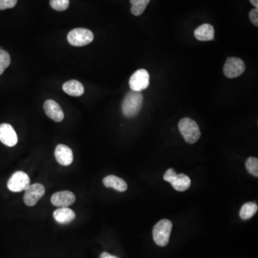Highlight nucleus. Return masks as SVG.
I'll return each instance as SVG.
<instances>
[{"mask_svg":"<svg viewBox=\"0 0 258 258\" xmlns=\"http://www.w3.org/2000/svg\"><path fill=\"white\" fill-rule=\"evenodd\" d=\"M143 100V95L141 92L134 90L129 92L122 103V112L123 115L128 118L137 115L142 109Z\"/></svg>","mask_w":258,"mask_h":258,"instance_id":"1","label":"nucleus"},{"mask_svg":"<svg viewBox=\"0 0 258 258\" xmlns=\"http://www.w3.org/2000/svg\"><path fill=\"white\" fill-rule=\"evenodd\" d=\"M179 130L184 140L189 144L196 143L201 137L198 123L189 118H184L180 120L179 122Z\"/></svg>","mask_w":258,"mask_h":258,"instance_id":"2","label":"nucleus"},{"mask_svg":"<svg viewBox=\"0 0 258 258\" xmlns=\"http://www.w3.org/2000/svg\"><path fill=\"white\" fill-rule=\"evenodd\" d=\"M172 227V222L167 219L160 220L155 225L153 229V238L156 245L164 247L168 244Z\"/></svg>","mask_w":258,"mask_h":258,"instance_id":"3","label":"nucleus"},{"mask_svg":"<svg viewBox=\"0 0 258 258\" xmlns=\"http://www.w3.org/2000/svg\"><path fill=\"white\" fill-rule=\"evenodd\" d=\"M94 35L90 29L86 28H76L68 34V41L75 47H83L93 41Z\"/></svg>","mask_w":258,"mask_h":258,"instance_id":"4","label":"nucleus"},{"mask_svg":"<svg viewBox=\"0 0 258 258\" xmlns=\"http://www.w3.org/2000/svg\"><path fill=\"white\" fill-rule=\"evenodd\" d=\"M30 185V178L28 173L22 171L15 172L9 178L7 188L11 192H20L26 191Z\"/></svg>","mask_w":258,"mask_h":258,"instance_id":"5","label":"nucleus"},{"mask_svg":"<svg viewBox=\"0 0 258 258\" xmlns=\"http://www.w3.org/2000/svg\"><path fill=\"white\" fill-rule=\"evenodd\" d=\"M245 64L242 59L231 57L228 58L224 65V74L229 78H235L243 74Z\"/></svg>","mask_w":258,"mask_h":258,"instance_id":"6","label":"nucleus"},{"mask_svg":"<svg viewBox=\"0 0 258 258\" xmlns=\"http://www.w3.org/2000/svg\"><path fill=\"white\" fill-rule=\"evenodd\" d=\"M149 84V74L145 69H140V70H137L130 78V88L134 91H142V90L146 89Z\"/></svg>","mask_w":258,"mask_h":258,"instance_id":"7","label":"nucleus"},{"mask_svg":"<svg viewBox=\"0 0 258 258\" xmlns=\"http://www.w3.org/2000/svg\"><path fill=\"white\" fill-rule=\"evenodd\" d=\"M45 193V187L40 183L30 184L25 192L24 203L28 206L36 205Z\"/></svg>","mask_w":258,"mask_h":258,"instance_id":"8","label":"nucleus"},{"mask_svg":"<svg viewBox=\"0 0 258 258\" xmlns=\"http://www.w3.org/2000/svg\"><path fill=\"white\" fill-rule=\"evenodd\" d=\"M51 203L56 206L68 207L74 204L76 196L70 191L65 190L56 192L51 197Z\"/></svg>","mask_w":258,"mask_h":258,"instance_id":"9","label":"nucleus"},{"mask_svg":"<svg viewBox=\"0 0 258 258\" xmlns=\"http://www.w3.org/2000/svg\"><path fill=\"white\" fill-rule=\"evenodd\" d=\"M0 142L9 147L15 146L18 142V137L15 129L8 123L0 125Z\"/></svg>","mask_w":258,"mask_h":258,"instance_id":"10","label":"nucleus"},{"mask_svg":"<svg viewBox=\"0 0 258 258\" xmlns=\"http://www.w3.org/2000/svg\"><path fill=\"white\" fill-rule=\"evenodd\" d=\"M55 157L60 165L68 167L73 162V151L66 145L58 144L55 150Z\"/></svg>","mask_w":258,"mask_h":258,"instance_id":"11","label":"nucleus"},{"mask_svg":"<svg viewBox=\"0 0 258 258\" xmlns=\"http://www.w3.org/2000/svg\"><path fill=\"white\" fill-rule=\"evenodd\" d=\"M44 111L46 115L56 122H61L64 118V113L60 105L53 100H48L44 103Z\"/></svg>","mask_w":258,"mask_h":258,"instance_id":"12","label":"nucleus"},{"mask_svg":"<svg viewBox=\"0 0 258 258\" xmlns=\"http://www.w3.org/2000/svg\"><path fill=\"white\" fill-rule=\"evenodd\" d=\"M74 211L68 207H60L53 212V218L61 225H67L76 219Z\"/></svg>","mask_w":258,"mask_h":258,"instance_id":"13","label":"nucleus"},{"mask_svg":"<svg viewBox=\"0 0 258 258\" xmlns=\"http://www.w3.org/2000/svg\"><path fill=\"white\" fill-rule=\"evenodd\" d=\"M105 187L113 188L118 192H126L128 189V184L123 179L115 175H109L106 176L103 180Z\"/></svg>","mask_w":258,"mask_h":258,"instance_id":"14","label":"nucleus"},{"mask_svg":"<svg viewBox=\"0 0 258 258\" xmlns=\"http://www.w3.org/2000/svg\"><path fill=\"white\" fill-rule=\"evenodd\" d=\"M195 36L200 41H211L215 38V29L211 25H201L195 29Z\"/></svg>","mask_w":258,"mask_h":258,"instance_id":"15","label":"nucleus"},{"mask_svg":"<svg viewBox=\"0 0 258 258\" xmlns=\"http://www.w3.org/2000/svg\"><path fill=\"white\" fill-rule=\"evenodd\" d=\"M62 89L65 93L71 96L79 97L84 93V87L81 82L76 80H70L65 83Z\"/></svg>","mask_w":258,"mask_h":258,"instance_id":"16","label":"nucleus"},{"mask_svg":"<svg viewBox=\"0 0 258 258\" xmlns=\"http://www.w3.org/2000/svg\"><path fill=\"white\" fill-rule=\"evenodd\" d=\"M171 184L175 190L184 192L190 187V178L184 173H179V174L176 175Z\"/></svg>","mask_w":258,"mask_h":258,"instance_id":"17","label":"nucleus"},{"mask_svg":"<svg viewBox=\"0 0 258 258\" xmlns=\"http://www.w3.org/2000/svg\"><path fill=\"white\" fill-rule=\"evenodd\" d=\"M258 206L255 202H247L242 205L240 212L242 220H247L252 218L257 212Z\"/></svg>","mask_w":258,"mask_h":258,"instance_id":"18","label":"nucleus"},{"mask_svg":"<svg viewBox=\"0 0 258 258\" xmlns=\"http://www.w3.org/2000/svg\"><path fill=\"white\" fill-rule=\"evenodd\" d=\"M151 0H130L131 13L135 16H140L144 12Z\"/></svg>","mask_w":258,"mask_h":258,"instance_id":"19","label":"nucleus"},{"mask_svg":"<svg viewBox=\"0 0 258 258\" xmlns=\"http://www.w3.org/2000/svg\"><path fill=\"white\" fill-rule=\"evenodd\" d=\"M10 56L7 51L0 50V76L4 73L6 68H8L10 65Z\"/></svg>","mask_w":258,"mask_h":258,"instance_id":"20","label":"nucleus"},{"mask_svg":"<svg viewBox=\"0 0 258 258\" xmlns=\"http://www.w3.org/2000/svg\"><path fill=\"white\" fill-rule=\"evenodd\" d=\"M247 170L253 176H258V159L256 157H250L247 160L246 164Z\"/></svg>","mask_w":258,"mask_h":258,"instance_id":"21","label":"nucleus"},{"mask_svg":"<svg viewBox=\"0 0 258 258\" xmlns=\"http://www.w3.org/2000/svg\"><path fill=\"white\" fill-rule=\"evenodd\" d=\"M50 4L53 9L62 12L66 10L70 4V0H51Z\"/></svg>","mask_w":258,"mask_h":258,"instance_id":"22","label":"nucleus"},{"mask_svg":"<svg viewBox=\"0 0 258 258\" xmlns=\"http://www.w3.org/2000/svg\"><path fill=\"white\" fill-rule=\"evenodd\" d=\"M17 3V0H0V10L13 8Z\"/></svg>","mask_w":258,"mask_h":258,"instance_id":"23","label":"nucleus"},{"mask_svg":"<svg viewBox=\"0 0 258 258\" xmlns=\"http://www.w3.org/2000/svg\"><path fill=\"white\" fill-rule=\"evenodd\" d=\"M176 173L173 169H169L167 172H166L164 176V179L167 182L171 183L173 179H174L176 176Z\"/></svg>","mask_w":258,"mask_h":258,"instance_id":"24","label":"nucleus"},{"mask_svg":"<svg viewBox=\"0 0 258 258\" xmlns=\"http://www.w3.org/2000/svg\"><path fill=\"white\" fill-rule=\"evenodd\" d=\"M249 17L250 20H251L252 23L255 26H258V8H255L252 9L249 13Z\"/></svg>","mask_w":258,"mask_h":258,"instance_id":"25","label":"nucleus"},{"mask_svg":"<svg viewBox=\"0 0 258 258\" xmlns=\"http://www.w3.org/2000/svg\"><path fill=\"white\" fill-rule=\"evenodd\" d=\"M99 258H118L115 257V256H112V255L109 254V253H106V252H103L100 255Z\"/></svg>","mask_w":258,"mask_h":258,"instance_id":"26","label":"nucleus"},{"mask_svg":"<svg viewBox=\"0 0 258 258\" xmlns=\"http://www.w3.org/2000/svg\"><path fill=\"white\" fill-rule=\"evenodd\" d=\"M250 2H251V4H253V6H255V7L256 8H258V0H250Z\"/></svg>","mask_w":258,"mask_h":258,"instance_id":"27","label":"nucleus"}]
</instances>
